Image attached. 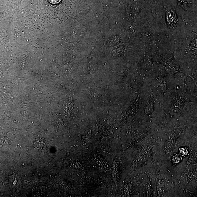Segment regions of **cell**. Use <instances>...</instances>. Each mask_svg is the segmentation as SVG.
<instances>
[{
    "mask_svg": "<svg viewBox=\"0 0 197 197\" xmlns=\"http://www.w3.org/2000/svg\"><path fill=\"white\" fill-rule=\"evenodd\" d=\"M36 145L37 146V147L38 146H39V149H45V142L44 141L42 140H40L39 138V140H36Z\"/></svg>",
    "mask_w": 197,
    "mask_h": 197,
    "instance_id": "obj_1",
    "label": "cell"
}]
</instances>
